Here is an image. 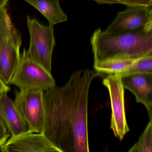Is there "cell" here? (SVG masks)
Wrapping results in <instances>:
<instances>
[{"label": "cell", "mask_w": 152, "mask_h": 152, "mask_svg": "<svg viewBox=\"0 0 152 152\" xmlns=\"http://www.w3.org/2000/svg\"><path fill=\"white\" fill-rule=\"evenodd\" d=\"M10 84L20 89L37 90L45 91L56 86L52 74L42 66L30 58L24 49L17 68Z\"/></svg>", "instance_id": "3957f363"}, {"label": "cell", "mask_w": 152, "mask_h": 152, "mask_svg": "<svg viewBox=\"0 0 152 152\" xmlns=\"http://www.w3.org/2000/svg\"><path fill=\"white\" fill-rule=\"evenodd\" d=\"M8 0H0V8L5 7L8 4Z\"/></svg>", "instance_id": "44dd1931"}, {"label": "cell", "mask_w": 152, "mask_h": 152, "mask_svg": "<svg viewBox=\"0 0 152 152\" xmlns=\"http://www.w3.org/2000/svg\"><path fill=\"white\" fill-rule=\"evenodd\" d=\"M10 90V87L7 85L0 78V97L3 94L8 93Z\"/></svg>", "instance_id": "d6986e66"}, {"label": "cell", "mask_w": 152, "mask_h": 152, "mask_svg": "<svg viewBox=\"0 0 152 152\" xmlns=\"http://www.w3.org/2000/svg\"><path fill=\"white\" fill-rule=\"evenodd\" d=\"M15 29L7 7L0 8V49Z\"/></svg>", "instance_id": "9a60e30c"}, {"label": "cell", "mask_w": 152, "mask_h": 152, "mask_svg": "<svg viewBox=\"0 0 152 152\" xmlns=\"http://www.w3.org/2000/svg\"><path fill=\"white\" fill-rule=\"evenodd\" d=\"M135 61L116 60L94 64V68L98 73L121 74Z\"/></svg>", "instance_id": "4fadbf2b"}, {"label": "cell", "mask_w": 152, "mask_h": 152, "mask_svg": "<svg viewBox=\"0 0 152 152\" xmlns=\"http://www.w3.org/2000/svg\"><path fill=\"white\" fill-rule=\"evenodd\" d=\"M0 148L1 152H60L43 134L31 132L11 137Z\"/></svg>", "instance_id": "9c48e42d"}, {"label": "cell", "mask_w": 152, "mask_h": 152, "mask_svg": "<svg viewBox=\"0 0 152 152\" xmlns=\"http://www.w3.org/2000/svg\"><path fill=\"white\" fill-rule=\"evenodd\" d=\"M10 136L6 124L0 117V147L6 143Z\"/></svg>", "instance_id": "ac0fdd59"}, {"label": "cell", "mask_w": 152, "mask_h": 152, "mask_svg": "<svg viewBox=\"0 0 152 152\" xmlns=\"http://www.w3.org/2000/svg\"><path fill=\"white\" fill-rule=\"evenodd\" d=\"M96 2L99 4H119V0H106V1H96Z\"/></svg>", "instance_id": "ffe728a7"}, {"label": "cell", "mask_w": 152, "mask_h": 152, "mask_svg": "<svg viewBox=\"0 0 152 152\" xmlns=\"http://www.w3.org/2000/svg\"><path fill=\"white\" fill-rule=\"evenodd\" d=\"M119 4H124L127 7H143L152 6V0H122Z\"/></svg>", "instance_id": "e0dca14e"}, {"label": "cell", "mask_w": 152, "mask_h": 152, "mask_svg": "<svg viewBox=\"0 0 152 152\" xmlns=\"http://www.w3.org/2000/svg\"><path fill=\"white\" fill-rule=\"evenodd\" d=\"M0 117L6 124L11 137L29 132L27 124L7 93H4L0 97Z\"/></svg>", "instance_id": "8fae6325"}, {"label": "cell", "mask_w": 152, "mask_h": 152, "mask_svg": "<svg viewBox=\"0 0 152 152\" xmlns=\"http://www.w3.org/2000/svg\"><path fill=\"white\" fill-rule=\"evenodd\" d=\"M127 152H137V143L134 144Z\"/></svg>", "instance_id": "7402d4cb"}, {"label": "cell", "mask_w": 152, "mask_h": 152, "mask_svg": "<svg viewBox=\"0 0 152 152\" xmlns=\"http://www.w3.org/2000/svg\"><path fill=\"white\" fill-rule=\"evenodd\" d=\"M25 1L38 10L46 18L49 26L54 27L57 24L67 21V15L61 8L58 0H26Z\"/></svg>", "instance_id": "7c38bea8"}, {"label": "cell", "mask_w": 152, "mask_h": 152, "mask_svg": "<svg viewBox=\"0 0 152 152\" xmlns=\"http://www.w3.org/2000/svg\"><path fill=\"white\" fill-rule=\"evenodd\" d=\"M44 91L20 89L15 92V105L31 133H42L45 120Z\"/></svg>", "instance_id": "5b68a950"}, {"label": "cell", "mask_w": 152, "mask_h": 152, "mask_svg": "<svg viewBox=\"0 0 152 152\" xmlns=\"http://www.w3.org/2000/svg\"><path fill=\"white\" fill-rule=\"evenodd\" d=\"M137 143V152H152V121L148 122Z\"/></svg>", "instance_id": "2e32d148"}, {"label": "cell", "mask_w": 152, "mask_h": 152, "mask_svg": "<svg viewBox=\"0 0 152 152\" xmlns=\"http://www.w3.org/2000/svg\"><path fill=\"white\" fill-rule=\"evenodd\" d=\"M99 73L87 68L73 73L63 87L44 91L45 120L42 134L60 152H89L88 93Z\"/></svg>", "instance_id": "6da1fadb"}, {"label": "cell", "mask_w": 152, "mask_h": 152, "mask_svg": "<svg viewBox=\"0 0 152 152\" xmlns=\"http://www.w3.org/2000/svg\"><path fill=\"white\" fill-rule=\"evenodd\" d=\"M27 24L30 34L27 55L51 73L52 53L56 44L54 28L42 25L30 16L27 17Z\"/></svg>", "instance_id": "277c9868"}, {"label": "cell", "mask_w": 152, "mask_h": 152, "mask_svg": "<svg viewBox=\"0 0 152 152\" xmlns=\"http://www.w3.org/2000/svg\"><path fill=\"white\" fill-rule=\"evenodd\" d=\"M124 89L133 93L137 103L145 106L152 121V74H138L122 76Z\"/></svg>", "instance_id": "30bf717a"}, {"label": "cell", "mask_w": 152, "mask_h": 152, "mask_svg": "<svg viewBox=\"0 0 152 152\" xmlns=\"http://www.w3.org/2000/svg\"><path fill=\"white\" fill-rule=\"evenodd\" d=\"M138 74H152V56L146 57L134 61L120 74L125 76Z\"/></svg>", "instance_id": "5bb4252c"}, {"label": "cell", "mask_w": 152, "mask_h": 152, "mask_svg": "<svg viewBox=\"0 0 152 152\" xmlns=\"http://www.w3.org/2000/svg\"><path fill=\"white\" fill-rule=\"evenodd\" d=\"M149 26H152V6L128 7L117 13L115 19L104 31L114 33Z\"/></svg>", "instance_id": "52a82bcc"}, {"label": "cell", "mask_w": 152, "mask_h": 152, "mask_svg": "<svg viewBox=\"0 0 152 152\" xmlns=\"http://www.w3.org/2000/svg\"><path fill=\"white\" fill-rule=\"evenodd\" d=\"M90 42L94 64L116 60L136 61L152 56V26L109 34L98 29Z\"/></svg>", "instance_id": "7a4b0ae2"}, {"label": "cell", "mask_w": 152, "mask_h": 152, "mask_svg": "<svg viewBox=\"0 0 152 152\" xmlns=\"http://www.w3.org/2000/svg\"><path fill=\"white\" fill-rule=\"evenodd\" d=\"M22 42V36L15 28L0 49V78L7 85L10 84L20 62Z\"/></svg>", "instance_id": "ba28073f"}, {"label": "cell", "mask_w": 152, "mask_h": 152, "mask_svg": "<svg viewBox=\"0 0 152 152\" xmlns=\"http://www.w3.org/2000/svg\"><path fill=\"white\" fill-rule=\"evenodd\" d=\"M103 84L109 91L112 108L110 129L115 136L122 140L129 131L124 108V89L120 74H110L103 80Z\"/></svg>", "instance_id": "8992f818"}]
</instances>
